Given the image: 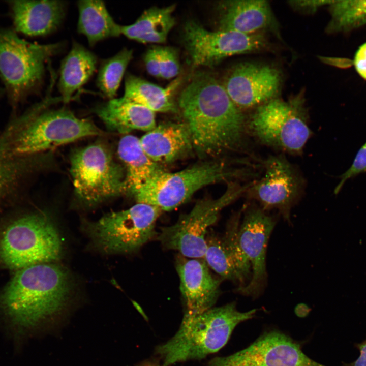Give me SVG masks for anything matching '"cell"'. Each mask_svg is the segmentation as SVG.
<instances>
[{
  "label": "cell",
  "instance_id": "6da1fadb",
  "mask_svg": "<svg viewBox=\"0 0 366 366\" xmlns=\"http://www.w3.org/2000/svg\"><path fill=\"white\" fill-rule=\"evenodd\" d=\"M178 105L199 155H217L241 144L245 115L211 75L199 73L193 77L181 91Z\"/></svg>",
  "mask_w": 366,
  "mask_h": 366
},
{
  "label": "cell",
  "instance_id": "7a4b0ae2",
  "mask_svg": "<svg viewBox=\"0 0 366 366\" xmlns=\"http://www.w3.org/2000/svg\"><path fill=\"white\" fill-rule=\"evenodd\" d=\"M71 292L67 270L51 263L17 270L0 295V308L18 332L53 326Z\"/></svg>",
  "mask_w": 366,
  "mask_h": 366
},
{
  "label": "cell",
  "instance_id": "3957f363",
  "mask_svg": "<svg viewBox=\"0 0 366 366\" xmlns=\"http://www.w3.org/2000/svg\"><path fill=\"white\" fill-rule=\"evenodd\" d=\"M256 311L241 312L235 302H231L200 313L185 312L174 336L156 348L162 361L161 366L201 359L218 351L226 344L235 327L252 318Z\"/></svg>",
  "mask_w": 366,
  "mask_h": 366
},
{
  "label": "cell",
  "instance_id": "277c9868",
  "mask_svg": "<svg viewBox=\"0 0 366 366\" xmlns=\"http://www.w3.org/2000/svg\"><path fill=\"white\" fill-rule=\"evenodd\" d=\"M62 242L52 221L45 214L24 215L9 224L0 234V263L19 270L51 263L60 258Z\"/></svg>",
  "mask_w": 366,
  "mask_h": 366
},
{
  "label": "cell",
  "instance_id": "5b68a950",
  "mask_svg": "<svg viewBox=\"0 0 366 366\" xmlns=\"http://www.w3.org/2000/svg\"><path fill=\"white\" fill-rule=\"evenodd\" d=\"M60 43L39 44L0 27V79L8 99L17 106L41 84L46 60L61 49Z\"/></svg>",
  "mask_w": 366,
  "mask_h": 366
},
{
  "label": "cell",
  "instance_id": "8992f818",
  "mask_svg": "<svg viewBox=\"0 0 366 366\" xmlns=\"http://www.w3.org/2000/svg\"><path fill=\"white\" fill-rule=\"evenodd\" d=\"M101 132L92 121L67 109L33 112L26 115L15 133L13 151L20 157H30Z\"/></svg>",
  "mask_w": 366,
  "mask_h": 366
},
{
  "label": "cell",
  "instance_id": "52a82bcc",
  "mask_svg": "<svg viewBox=\"0 0 366 366\" xmlns=\"http://www.w3.org/2000/svg\"><path fill=\"white\" fill-rule=\"evenodd\" d=\"M241 172L219 161L204 162L175 172L163 170L133 196L137 203L170 211L186 202L201 188L228 180L240 175Z\"/></svg>",
  "mask_w": 366,
  "mask_h": 366
},
{
  "label": "cell",
  "instance_id": "ba28073f",
  "mask_svg": "<svg viewBox=\"0 0 366 366\" xmlns=\"http://www.w3.org/2000/svg\"><path fill=\"white\" fill-rule=\"evenodd\" d=\"M162 211L157 207L137 203L87 224L86 231L94 243L106 253H131L155 236L156 223Z\"/></svg>",
  "mask_w": 366,
  "mask_h": 366
},
{
  "label": "cell",
  "instance_id": "9c48e42d",
  "mask_svg": "<svg viewBox=\"0 0 366 366\" xmlns=\"http://www.w3.org/2000/svg\"><path fill=\"white\" fill-rule=\"evenodd\" d=\"M250 186H241L232 182L218 198L198 200L191 210L181 216L175 224L161 228L158 240L165 248L176 250L184 257L203 259L208 229L217 221L224 208Z\"/></svg>",
  "mask_w": 366,
  "mask_h": 366
},
{
  "label": "cell",
  "instance_id": "30bf717a",
  "mask_svg": "<svg viewBox=\"0 0 366 366\" xmlns=\"http://www.w3.org/2000/svg\"><path fill=\"white\" fill-rule=\"evenodd\" d=\"M70 173L76 195L85 203L94 204L126 191L124 169L100 143L76 150Z\"/></svg>",
  "mask_w": 366,
  "mask_h": 366
},
{
  "label": "cell",
  "instance_id": "8fae6325",
  "mask_svg": "<svg viewBox=\"0 0 366 366\" xmlns=\"http://www.w3.org/2000/svg\"><path fill=\"white\" fill-rule=\"evenodd\" d=\"M249 126L261 142L295 154L312 133L302 105L276 98L257 106Z\"/></svg>",
  "mask_w": 366,
  "mask_h": 366
},
{
  "label": "cell",
  "instance_id": "7c38bea8",
  "mask_svg": "<svg viewBox=\"0 0 366 366\" xmlns=\"http://www.w3.org/2000/svg\"><path fill=\"white\" fill-rule=\"evenodd\" d=\"M182 40L195 66H215L226 57L259 50L267 44L265 37L261 33L210 31L194 20L185 24Z\"/></svg>",
  "mask_w": 366,
  "mask_h": 366
},
{
  "label": "cell",
  "instance_id": "4fadbf2b",
  "mask_svg": "<svg viewBox=\"0 0 366 366\" xmlns=\"http://www.w3.org/2000/svg\"><path fill=\"white\" fill-rule=\"evenodd\" d=\"M275 224V220L264 210L253 207L246 212L237 229V244L242 257L251 265L252 270L248 283L236 289L243 295L257 297L265 288L267 277L266 249Z\"/></svg>",
  "mask_w": 366,
  "mask_h": 366
},
{
  "label": "cell",
  "instance_id": "5bb4252c",
  "mask_svg": "<svg viewBox=\"0 0 366 366\" xmlns=\"http://www.w3.org/2000/svg\"><path fill=\"white\" fill-rule=\"evenodd\" d=\"M207 366H325L308 357L300 345L278 331L263 334L247 348L216 357Z\"/></svg>",
  "mask_w": 366,
  "mask_h": 366
},
{
  "label": "cell",
  "instance_id": "9a60e30c",
  "mask_svg": "<svg viewBox=\"0 0 366 366\" xmlns=\"http://www.w3.org/2000/svg\"><path fill=\"white\" fill-rule=\"evenodd\" d=\"M222 84L239 108H249L276 98L281 87V76L272 66L242 63L228 72Z\"/></svg>",
  "mask_w": 366,
  "mask_h": 366
},
{
  "label": "cell",
  "instance_id": "2e32d148",
  "mask_svg": "<svg viewBox=\"0 0 366 366\" xmlns=\"http://www.w3.org/2000/svg\"><path fill=\"white\" fill-rule=\"evenodd\" d=\"M264 166V176L251 186V195L263 210L276 208L289 221L290 209L300 193L301 177L282 156L269 157Z\"/></svg>",
  "mask_w": 366,
  "mask_h": 366
},
{
  "label": "cell",
  "instance_id": "e0dca14e",
  "mask_svg": "<svg viewBox=\"0 0 366 366\" xmlns=\"http://www.w3.org/2000/svg\"><path fill=\"white\" fill-rule=\"evenodd\" d=\"M175 266L186 312L200 313L212 308L219 295L222 279L211 273L203 259L189 258L179 254Z\"/></svg>",
  "mask_w": 366,
  "mask_h": 366
},
{
  "label": "cell",
  "instance_id": "ac0fdd59",
  "mask_svg": "<svg viewBox=\"0 0 366 366\" xmlns=\"http://www.w3.org/2000/svg\"><path fill=\"white\" fill-rule=\"evenodd\" d=\"M8 3L15 32L30 37L54 32L65 16L66 4L60 1L16 0Z\"/></svg>",
  "mask_w": 366,
  "mask_h": 366
},
{
  "label": "cell",
  "instance_id": "d6986e66",
  "mask_svg": "<svg viewBox=\"0 0 366 366\" xmlns=\"http://www.w3.org/2000/svg\"><path fill=\"white\" fill-rule=\"evenodd\" d=\"M218 8V30L252 34L274 24L273 13L266 1H226L219 4Z\"/></svg>",
  "mask_w": 366,
  "mask_h": 366
},
{
  "label": "cell",
  "instance_id": "ffe728a7",
  "mask_svg": "<svg viewBox=\"0 0 366 366\" xmlns=\"http://www.w3.org/2000/svg\"><path fill=\"white\" fill-rule=\"evenodd\" d=\"M139 140L145 153L159 165L172 162L193 148L186 123L168 122L156 125Z\"/></svg>",
  "mask_w": 366,
  "mask_h": 366
},
{
  "label": "cell",
  "instance_id": "44dd1931",
  "mask_svg": "<svg viewBox=\"0 0 366 366\" xmlns=\"http://www.w3.org/2000/svg\"><path fill=\"white\" fill-rule=\"evenodd\" d=\"M95 112L109 130L119 133L147 132L156 126L155 112L123 96L98 106Z\"/></svg>",
  "mask_w": 366,
  "mask_h": 366
},
{
  "label": "cell",
  "instance_id": "7402d4cb",
  "mask_svg": "<svg viewBox=\"0 0 366 366\" xmlns=\"http://www.w3.org/2000/svg\"><path fill=\"white\" fill-rule=\"evenodd\" d=\"M117 152L125 169L126 191L136 193L151 178L164 170L145 153L140 140L127 135L119 141Z\"/></svg>",
  "mask_w": 366,
  "mask_h": 366
},
{
  "label": "cell",
  "instance_id": "603a6c76",
  "mask_svg": "<svg viewBox=\"0 0 366 366\" xmlns=\"http://www.w3.org/2000/svg\"><path fill=\"white\" fill-rule=\"evenodd\" d=\"M97 65L94 53L79 43H73L60 64L58 88L64 103L69 102L73 94L87 82Z\"/></svg>",
  "mask_w": 366,
  "mask_h": 366
},
{
  "label": "cell",
  "instance_id": "cb8c5ba5",
  "mask_svg": "<svg viewBox=\"0 0 366 366\" xmlns=\"http://www.w3.org/2000/svg\"><path fill=\"white\" fill-rule=\"evenodd\" d=\"M175 5L145 10L133 23L121 25V35L142 43H163L175 25Z\"/></svg>",
  "mask_w": 366,
  "mask_h": 366
},
{
  "label": "cell",
  "instance_id": "d4e9b609",
  "mask_svg": "<svg viewBox=\"0 0 366 366\" xmlns=\"http://www.w3.org/2000/svg\"><path fill=\"white\" fill-rule=\"evenodd\" d=\"M77 7V31L86 38L90 46L121 35V25L115 21L103 1H79Z\"/></svg>",
  "mask_w": 366,
  "mask_h": 366
},
{
  "label": "cell",
  "instance_id": "484cf974",
  "mask_svg": "<svg viewBox=\"0 0 366 366\" xmlns=\"http://www.w3.org/2000/svg\"><path fill=\"white\" fill-rule=\"evenodd\" d=\"M180 82L179 79H176L163 88L128 73L125 77L123 97L155 112H176L177 108L173 96Z\"/></svg>",
  "mask_w": 366,
  "mask_h": 366
},
{
  "label": "cell",
  "instance_id": "4316f807",
  "mask_svg": "<svg viewBox=\"0 0 366 366\" xmlns=\"http://www.w3.org/2000/svg\"><path fill=\"white\" fill-rule=\"evenodd\" d=\"M329 34L347 33L366 25V1H333L329 5Z\"/></svg>",
  "mask_w": 366,
  "mask_h": 366
},
{
  "label": "cell",
  "instance_id": "83f0119b",
  "mask_svg": "<svg viewBox=\"0 0 366 366\" xmlns=\"http://www.w3.org/2000/svg\"><path fill=\"white\" fill-rule=\"evenodd\" d=\"M206 248L203 259L209 268L222 279H226L241 286V279L231 252L223 237L210 233L206 236Z\"/></svg>",
  "mask_w": 366,
  "mask_h": 366
},
{
  "label": "cell",
  "instance_id": "f1b7e54d",
  "mask_svg": "<svg viewBox=\"0 0 366 366\" xmlns=\"http://www.w3.org/2000/svg\"><path fill=\"white\" fill-rule=\"evenodd\" d=\"M133 58V50L122 49L101 64L96 85L102 94L109 100L115 98L126 69Z\"/></svg>",
  "mask_w": 366,
  "mask_h": 366
},
{
  "label": "cell",
  "instance_id": "f546056e",
  "mask_svg": "<svg viewBox=\"0 0 366 366\" xmlns=\"http://www.w3.org/2000/svg\"><path fill=\"white\" fill-rule=\"evenodd\" d=\"M160 77L169 79L176 77L180 71L177 51L171 47L160 46Z\"/></svg>",
  "mask_w": 366,
  "mask_h": 366
},
{
  "label": "cell",
  "instance_id": "4dcf8cb0",
  "mask_svg": "<svg viewBox=\"0 0 366 366\" xmlns=\"http://www.w3.org/2000/svg\"><path fill=\"white\" fill-rule=\"evenodd\" d=\"M365 172L366 142L359 149L350 168L340 176V181L334 190L335 194H338L340 192L348 179Z\"/></svg>",
  "mask_w": 366,
  "mask_h": 366
},
{
  "label": "cell",
  "instance_id": "1f68e13d",
  "mask_svg": "<svg viewBox=\"0 0 366 366\" xmlns=\"http://www.w3.org/2000/svg\"><path fill=\"white\" fill-rule=\"evenodd\" d=\"M160 46L149 48L144 56V62L147 72L156 77H160Z\"/></svg>",
  "mask_w": 366,
  "mask_h": 366
},
{
  "label": "cell",
  "instance_id": "d6a6232c",
  "mask_svg": "<svg viewBox=\"0 0 366 366\" xmlns=\"http://www.w3.org/2000/svg\"><path fill=\"white\" fill-rule=\"evenodd\" d=\"M354 65L358 74L366 80V42L361 45L356 51Z\"/></svg>",
  "mask_w": 366,
  "mask_h": 366
},
{
  "label": "cell",
  "instance_id": "836d02e7",
  "mask_svg": "<svg viewBox=\"0 0 366 366\" xmlns=\"http://www.w3.org/2000/svg\"><path fill=\"white\" fill-rule=\"evenodd\" d=\"M333 1H290V5L299 10L308 11L314 12L317 9L325 5H330Z\"/></svg>",
  "mask_w": 366,
  "mask_h": 366
},
{
  "label": "cell",
  "instance_id": "e575fe53",
  "mask_svg": "<svg viewBox=\"0 0 366 366\" xmlns=\"http://www.w3.org/2000/svg\"><path fill=\"white\" fill-rule=\"evenodd\" d=\"M359 356L357 359L347 366H366V339L357 344Z\"/></svg>",
  "mask_w": 366,
  "mask_h": 366
},
{
  "label": "cell",
  "instance_id": "d590c367",
  "mask_svg": "<svg viewBox=\"0 0 366 366\" xmlns=\"http://www.w3.org/2000/svg\"><path fill=\"white\" fill-rule=\"evenodd\" d=\"M1 94H2L1 90H0V95H1Z\"/></svg>",
  "mask_w": 366,
  "mask_h": 366
}]
</instances>
